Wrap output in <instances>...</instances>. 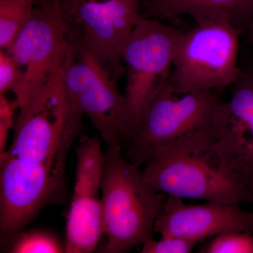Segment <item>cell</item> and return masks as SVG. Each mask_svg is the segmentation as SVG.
Listing matches in <instances>:
<instances>
[{"mask_svg": "<svg viewBox=\"0 0 253 253\" xmlns=\"http://www.w3.org/2000/svg\"><path fill=\"white\" fill-rule=\"evenodd\" d=\"M118 78L89 50L73 43L65 63L63 81L68 98L90 119L105 142L121 144L126 101Z\"/></svg>", "mask_w": 253, "mask_h": 253, "instance_id": "obj_9", "label": "cell"}, {"mask_svg": "<svg viewBox=\"0 0 253 253\" xmlns=\"http://www.w3.org/2000/svg\"><path fill=\"white\" fill-rule=\"evenodd\" d=\"M71 44L59 0H37L31 19L4 49L17 64L19 81L13 93L19 109L62 66Z\"/></svg>", "mask_w": 253, "mask_h": 253, "instance_id": "obj_7", "label": "cell"}, {"mask_svg": "<svg viewBox=\"0 0 253 253\" xmlns=\"http://www.w3.org/2000/svg\"><path fill=\"white\" fill-rule=\"evenodd\" d=\"M37 0H0V49H6L33 14Z\"/></svg>", "mask_w": 253, "mask_h": 253, "instance_id": "obj_14", "label": "cell"}, {"mask_svg": "<svg viewBox=\"0 0 253 253\" xmlns=\"http://www.w3.org/2000/svg\"><path fill=\"white\" fill-rule=\"evenodd\" d=\"M181 32L143 16L123 49L126 84L123 136L135 134L148 105L169 81Z\"/></svg>", "mask_w": 253, "mask_h": 253, "instance_id": "obj_5", "label": "cell"}, {"mask_svg": "<svg viewBox=\"0 0 253 253\" xmlns=\"http://www.w3.org/2000/svg\"><path fill=\"white\" fill-rule=\"evenodd\" d=\"M65 62L15 118L6 154L30 164L65 169L66 157L83 128V113L65 89Z\"/></svg>", "mask_w": 253, "mask_h": 253, "instance_id": "obj_3", "label": "cell"}, {"mask_svg": "<svg viewBox=\"0 0 253 253\" xmlns=\"http://www.w3.org/2000/svg\"><path fill=\"white\" fill-rule=\"evenodd\" d=\"M104 252L118 253L153 239L154 224L166 198L158 194L129 161L121 144L104 153L101 184Z\"/></svg>", "mask_w": 253, "mask_h": 253, "instance_id": "obj_2", "label": "cell"}, {"mask_svg": "<svg viewBox=\"0 0 253 253\" xmlns=\"http://www.w3.org/2000/svg\"><path fill=\"white\" fill-rule=\"evenodd\" d=\"M141 0H59L71 41L96 55L115 77L126 73L122 54L142 17Z\"/></svg>", "mask_w": 253, "mask_h": 253, "instance_id": "obj_8", "label": "cell"}, {"mask_svg": "<svg viewBox=\"0 0 253 253\" xmlns=\"http://www.w3.org/2000/svg\"><path fill=\"white\" fill-rule=\"evenodd\" d=\"M253 230V212H246L239 204L208 202L186 205L182 199L168 196L155 221L154 232L199 243L208 238L231 231Z\"/></svg>", "mask_w": 253, "mask_h": 253, "instance_id": "obj_11", "label": "cell"}, {"mask_svg": "<svg viewBox=\"0 0 253 253\" xmlns=\"http://www.w3.org/2000/svg\"><path fill=\"white\" fill-rule=\"evenodd\" d=\"M227 102L226 130L246 163L253 158V74L243 73Z\"/></svg>", "mask_w": 253, "mask_h": 253, "instance_id": "obj_13", "label": "cell"}, {"mask_svg": "<svg viewBox=\"0 0 253 253\" xmlns=\"http://www.w3.org/2000/svg\"><path fill=\"white\" fill-rule=\"evenodd\" d=\"M13 253H59L65 252L56 238L42 231L19 232L11 239Z\"/></svg>", "mask_w": 253, "mask_h": 253, "instance_id": "obj_15", "label": "cell"}, {"mask_svg": "<svg viewBox=\"0 0 253 253\" xmlns=\"http://www.w3.org/2000/svg\"><path fill=\"white\" fill-rule=\"evenodd\" d=\"M19 81L17 64L6 50L0 51V95L14 92Z\"/></svg>", "mask_w": 253, "mask_h": 253, "instance_id": "obj_18", "label": "cell"}, {"mask_svg": "<svg viewBox=\"0 0 253 253\" xmlns=\"http://www.w3.org/2000/svg\"><path fill=\"white\" fill-rule=\"evenodd\" d=\"M211 123L160 149L143 171L156 191L181 199L234 205L251 201L246 163L225 129Z\"/></svg>", "mask_w": 253, "mask_h": 253, "instance_id": "obj_1", "label": "cell"}, {"mask_svg": "<svg viewBox=\"0 0 253 253\" xmlns=\"http://www.w3.org/2000/svg\"><path fill=\"white\" fill-rule=\"evenodd\" d=\"M159 241L154 239L142 244L141 253H189L197 243L194 241L174 237L161 236Z\"/></svg>", "mask_w": 253, "mask_h": 253, "instance_id": "obj_17", "label": "cell"}, {"mask_svg": "<svg viewBox=\"0 0 253 253\" xmlns=\"http://www.w3.org/2000/svg\"><path fill=\"white\" fill-rule=\"evenodd\" d=\"M16 109H19V106L16 99L9 101L5 94L0 95V156L6 151L9 131L14 126Z\"/></svg>", "mask_w": 253, "mask_h": 253, "instance_id": "obj_19", "label": "cell"}, {"mask_svg": "<svg viewBox=\"0 0 253 253\" xmlns=\"http://www.w3.org/2000/svg\"><path fill=\"white\" fill-rule=\"evenodd\" d=\"M74 195L66 225L65 253L93 252L103 234L99 198L104 153L97 138L85 137L77 150Z\"/></svg>", "mask_w": 253, "mask_h": 253, "instance_id": "obj_10", "label": "cell"}, {"mask_svg": "<svg viewBox=\"0 0 253 253\" xmlns=\"http://www.w3.org/2000/svg\"><path fill=\"white\" fill-rule=\"evenodd\" d=\"M201 253H253V234L249 231H231L214 236Z\"/></svg>", "mask_w": 253, "mask_h": 253, "instance_id": "obj_16", "label": "cell"}, {"mask_svg": "<svg viewBox=\"0 0 253 253\" xmlns=\"http://www.w3.org/2000/svg\"><path fill=\"white\" fill-rule=\"evenodd\" d=\"M247 28L249 31V41L253 42V16Z\"/></svg>", "mask_w": 253, "mask_h": 253, "instance_id": "obj_21", "label": "cell"}, {"mask_svg": "<svg viewBox=\"0 0 253 253\" xmlns=\"http://www.w3.org/2000/svg\"><path fill=\"white\" fill-rule=\"evenodd\" d=\"M146 6V17L169 19L188 15L197 25L229 21L239 30V24L248 27L253 16V0H152Z\"/></svg>", "mask_w": 253, "mask_h": 253, "instance_id": "obj_12", "label": "cell"}, {"mask_svg": "<svg viewBox=\"0 0 253 253\" xmlns=\"http://www.w3.org/2000/svg\"><path fill=\"white\" fill-rule=\"evenodd\" d=\"M176 95L169 79L145 110L126 153L136 167L191 131L229 117L227 102L221 101L217 90Z\"/></svg>", "mask_w": 253, "mask_h": 253, "instance_id": "obj_4", "label": "cell"}, {"mask_svg": "<svg viewBox=\"0 0 253 253\" xmlns=\"http://www.w3.org/2000/svg\"><path fill=\"white\" fill-rule=\"evenodd\" d=\"M246 172H247L250 190L252 194V202L253 203V158L246 163ZM252 212L253 214V211ZM252 234H253V230Z\"/></svg>", "mask_w": 253, "mask_h": 253, "instance_id": "obj_20", "label": "cell"}, {"mask_svg": "<svg viewBox=\"0 0 253 253\" xmlns=\"http://www.w3.org/2000/svg\"><path fill=\"white\" fill-rule=\"evenodd\" d=\"M152 1V0H144L145 2L148 3L149 2V1Z\"/></svg>", "mask_w": 253, "mask_h": 253, "instance_id": "obj_22", "label": "cell"}, {"mask_svg": "<svg viewBox=\"0 0 253 253\" xmlns=\"http://www.w3.org/2000/svg\"><path fill=\"white\" fill-rule=\"evenodd\" d=\"M239 32L231 22L221 21L181 33L169 78L175 94L235 84L244 73L237 64Z\"/></svg>", "mask_w": 253, "mask_h": 253, "instance_id": "obj_6", "label": "cell"}]
</instances>
